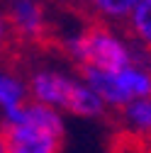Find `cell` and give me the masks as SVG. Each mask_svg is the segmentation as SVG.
<instances>
[{
	"label": "cell",
	"instance_id": "obj_9",
	"mask_svg": "<svg viewBox=\"0 0 151 153\" xmlns=\"http://www.w3.org/2000/svg\"><path fill=\"white\" fill-rule=\"evenodd\" d=\"M134 3L137 0H95V3H90V7L105 22H129Z\"/></svg>",
	"mask_w": 151,
	"mask_h": 153
},
{
	"label": "cell",
	"instance_id": "obj_4",
	"mask_svg": "<svg viewBox=\"0 0 151 153\" xmlns=\"http://www.w3.org/2000/svg\"><path fill=\"white\" fill-rule=\"evenodd\" d=\"M81 78L98 92V97L110 109H124L127 105L151 97V66L134 63L122 71L81 68Z\"/></svg>",
	"mask_w": 151,
	"mask_h": 153
},
{
	"label": "cell",
	"instance_id": "obj_1",
	"mask_svg": "<svg viewBox=\"0 0 151 153\" xmlns=\"http://www.w3.org/2000/svg\"><path fill=\"white\" fill-rule=\"evenodd\" d=\"M66 53L81 68L98 71H122L134 63L151 66V51L141 49L134 39H127L107 25H93L73 29L61 39Z\"/></svg>",
	"mask_w": 151,
	"mask_h": 153
},
{
	"label": "cell",
	"instance_id": "obj_7",
	"mask_svg": "<svg viewBox=\"0 0 151 153\" xmlns=\"http://www.w3.org/2000/svg\"><path fill=\"white\" fill-rule=\"evenodd\" d=\"M120 119H122V126L134 134V136H151V97H144V100H137L127 105L124 109H120Z\"/></svg>",
	"mask_w": 151,
	"mask_h": 153
},
{
	"label": "cell",
	"instance_id": "obj_5",
	"mask_svg": "<svg viewBox=\"0 0 151 153\" xmlns=\"http://www.w3.org/2000/svg\"><path fill=\"white\" fill-rule=\"evenodd\" d=\"M7 22L25 39H39L46 32V12L34 0H15L7 7Z\"/></svg>",
	"mask_w": 151,
	"mask_h": 153
},
{
	"label": "cell",
	"instance_id": "obj_10",
	"mask_svg": "<svg viewBox=\"0 0 151 153\" xmlns=\"http://www.w3.org/2000/svg\"><path fill=\"white\" fill-rule=\"evenodd\" d=\"M7 36H10V22L5 17H0V46L7 42Z\"/></svg>",
	"mask_w": 151,
	"mask_h": 153
},
{
	"label": "cell",
	"instance_id": "obj_8",
	"mask_svg": "<svg viewBox=\"0 0 151 153\" xmlns=\"http://www.w3.org/2000/svg\"><path fill=\"white\" fill-rule=\"evenodd\" d=\"M129 32L141 49L151 51V0H137L129 17Z\"/></svg>",
	"mask_w": 151,
	"mask_h": 153
},
{
	"label": "cell",
	"instance_id": "obj_2",
	"mask_svg": "<svg viewBox=\"0 0 151 153\" xmlns=\"http://www.w3.org/2000/svg\"><path fill=\"white\" fill-rule=\"evenodd\" d=\"M0 129L7 141V153H61L66 139L64 114L34 100L5 112Z\"/></svg>",
	"mask_w": 151,
	"mask_h": 153
},
{
	"label": "cell",
	"instance_id": "obj_11",
	"mask_svg": "<svg viewBox=\"0 0 151 153\" xmlns=\"http://www.w3.org/2000/svg\"><path fill=\"white\" fill-rule=\"evenodd\" d=\"M0 153H7V141H5V134L0 129Z\"/></svg>",
	"mask_w": 151,
	"mask_h": 153
},
{
	"label": "cell",
	"instance_id": "obj_3",
	"mask_svg": "<svg viewBox=\"0 0 151 153\" xmlns=\"http://www.w3.org/2000/svg\"><path fill=\"white\" fill-rule=\"evenodd\" d=\"M27 88H29V100L46 105L61 114L68 112L81 119H98L107 109L105 102L98 97V92L83 78L56 66L37 68L29 75Z\"/></svg>",
	"mask_w": 151,
	"mask_h": 153
},
{
	"label": "cell",
	"instance_id": "obj_6",
	"mask_svg": "<svg viewBox=\"0 0 151 153\" xmlns=\"http://www.w3.org/2000/svg\"><path fill=\"white\" fill-rule=\"evenodd\" d=\"M29 102V88L27 80H22L20 75H15L12 71L0 68V112H12L17 107H22Z\"/></svg>",
	"mask_w": 151,
	"mask_h": 153
}]
</instances>
